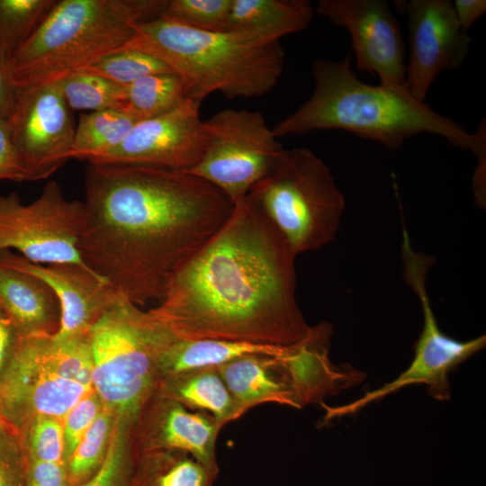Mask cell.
I'll list each match as a JSON object with an SVG mask.
<instances>
[{
	"instance_id": "cell-37",
	"label": "cell",
	"mask_w": 486,
	"mask_h": 486,
	"mask_svg": "<svg viewBox=\"0 0 486 486\" xmlns=\"http://www.w3.org/2000/svg\"><path fill=\"white\" fill-rule=\"evenodd\" d=\"M0 180L27 181L12 142L8 118L0 116Z\"/></svg>"
},
{
	"instance_id": "cell-8",
	"label": "cell",
	"mask_w": 486,
	"mask_h": 486,
	"mask_svg": "<svg viewBox=\"0 0 486 486\" xmlns=\"http://www.w3.org/2000/svg\"><path fill=\"white\" fill-rule=\"evenodd\" d=\"M202 127V154L186 172L216 186L234 205L274 168L286 149L258 111L223 109Z\"/></svg>"
},
{
	"instance_id": "cell-41",
	"label": "cell",
	"mask_w": 486,
	"mask_h": 486,
	"mask_svg": "<svg viewBox=\"0 0 486 486\" xmlns=\"http://www.w3.org/2000/svg\"><path fill=\"white\" fill-rule=\"evenodd\" d=\"M0 426L17 429L0 411Z\"/></svg>"
},
{
	"instance_id": "cell-3",
	"label": "cell",
	"mask_w": 486,
	"mask_h": 486,
	"mask_svg": "<svg viewBox=\"0 0 486 486\" xmlns=\"http://www.w3.org/2000/svg\"><path fill=\"white\" fill-rule=\"evenodd\" d=\"M311 72V96L272 129L276 138L342 130L393 151L405 140L429 133L476 157L486 154L484 118L476 132L470 133L415 98L405 84L373 86L360 80L351 67L350 55L342 60H314Z\"/></svg>"
},
{
	"instance_id": "cell-19",
	"label": "cell",
	"mask_w": 486,
	"mask_h": 486,
	"mask_svg": "<svg viewBox=\"0 0 486 486\" xmlns=\"http://www.w3.org/2000/svg\"><path fill=\"white\" fill-rule=\"evenodd\" d=\"M0 308L17 336L53 335L60 306L52 289L39 277L0 265Z\"/></svg>"
},
{
	"instance_id": "cell-11",
	"label": "cell",
	"mask_w": 486,
	"mask_h": 486,
	"mask_svg": "<svg viewBox=\"0 0 486 486\" xmlns=\"http://www.w3.org/2000/svg\"><path fill=\"white\" fill-rule=\"evenodd\" d=\"M72 112L57 83L14 87L8 125L27 181L48 178L71 158Z\"/></svg>"
},
{
	"instance_id": "cell-28",
	"label": "cell",
	"mask_w": 486,
	"mask_h": 486,
	"mask_svg": "<svg viewBox=\"0 0 486 486\" xmlns=\"http://www.w3.org/2000/svg\"><path fill=\"white\" fill-rule=\"evenodd\" d=\"M72 111L125 109V86L99 76L76 72L55 82Z\"/></svg>"
},
{
	"instance_id": "cell-36",
	"label": "cell",
	"mask_w": 486,
	"mask_h": 486,
	"mask_svg": "<svg viewBox=\"0 0 486 486\" xmlns=\"http://www.w3.org/2000/svg\"><path fill=\"white\" fill-rule=\"evenodd\" d=\"M24 458L27 486H70L66 464Z\"/></svg>"
},
{
	"instance_id": "cell-23",
	"label": "cell",
	"mask_w": 486,
	"mask_h": 486,
	"mask_svg": "<svg viewBox=\"0 0 486 486\" xmlns=\"http://www.w3.org/2000/svg\"><path fill=\"white\" fill-rule=\"evenodd\" d=\"M140 119L130 109L81 112L71 158L91 160L118 146Z\"/></svg>"
},
{
	"instance_id": "cell-10",
	"label": "cell",
	"mask_w": 486,
	"mask_h": 486,
	"mask_svg": "<svg viewBox=\"0 0 486 486\" xmlns=\"http://www.w3.org/2000/svg\"><path fill=\"white\" fill-rule=\"evenodd\" d=\"M429 265L412 259L403 265V277L414 291L423 312V328L415 344V354L410 366L396 379L380 388L365 392L359 399L339 406L321 403L326 413L324 421L354 414L368 404L384 398L408 385L425 384L433 398L449 400V373L485 346L484 335L467 340H456L441 331L434 315L426 286Z\"/></svg>"
},
{
	"instance_id": "cell-31",
	"label": "cell",
	"mask_w": 486,
	"mask_h": 486,
	"mask_svg": "<svg viewBox=\"0 0 486 486\" xmlns=\"http://www.w3.org/2000/svg\"><path fill=\"white\" fill-rule=\"evenodd\" d=\"M232 0H167L159 16L193 29L227 31Z\"/></svg>"
},
{
	"instance_id": "cell-7",
	"label": "cell",
	"mask_w": 486,
	"mask_h": 486,
	"mask_svg": "<svg viewBox=\"0 0 486 486\" xmlns=\"http://www.w3.org/2000/svg\"><path fill=\"white\" fill-rule=\"evenodd\" d=\"M248 197L298 255L334 240L345 198L326 163L307 148L285 149Z\"/></svg>"
},
{
	"instance_id": "cell-12",
	"label": "cell",
	"mask_w": 486,
	"mask_h": 486,
	"mask_svg": "<svg viewBox=\"0 0 486 486\" xmlns=\"http://www.w3.org/2000/svg\"><path fill=\"white\" fill-rule=\"evenodd\" d=\"M92 392V388L60 377L44 363L37 334H15L0 374V411L15 428L18 421L36 415L63 419Z\"/></svg>"
},
{
	"instance_id": "cell-4",
	"label": "cell",
	"mask_w": 486,
	"mask_h": 486,
	"mask_svg": "<svg viewBox=\"0 0 486 486\" xmlns=\"http://www.w3.org/2000/svg\"><path fill=\"white\" fill-rule=\"evenodd\" d=\"M122 50L160 58L182 79L186 98L201 104L214 92L230 99L265 95L277 85L284 60L280 40L196 30L161 16L137 24Z\"/></svg>"
},
{
	"instance_id": "cell-24",
	"label": "cell",
	"mask_w": 486,
	"mask_h": 486,
	"mask_svg": "<svg viewBox=\"0 0 486 486\" xmlns=\"http://www.w3.org/2000/svg\"><path fill=\"white\" fill-rule=\"evenodd\" d=\"M216 478L188 454L147 452L136 464L133 486H214Z\"/></svg>"
},
{
	"instance_id": "cell-35",
	"label": "cell",
	"mask_w": 486,
	"mask_h": 486,
	"mask_svg": "<svg viewBox=\"0 0 486 486\" xmlns=\"http://www.w3.org/2000/svg\"><path fill=\"white\" fill-rule=\"evenodd\" d=\"M17 433L0 426V486H27L24 454L14 442Z\"/></svg>"
},
{
	"instance_id": "cell-14",
	"label": "cell",
	"mask_w": 486,
	"mask_h": 486,
	"mask_svg": "<svg viewBox=\"0 0 486 486\" xmlns=\"http://www.w3.org/2000/svg\"><path fill=\"white\" fill-rule=\"evenodd\" d=\"M200 106L201 103L186 98L168 112L140 121L118 146L89 160L90 164L191 169L204 147Z\"/></svg>"
},
{
	"instance_id": "cell-15",
	"label": "cell",
	"mask_w": 486,
	"mask_h": 486,
	"mask_svg": "<svg viewBox=\"0 0 486 486\" xmlns=\"http://www.w3.org/2000/svg\"><path fill=\"white\" fill-rule=\"evenodd\" d=\"M315 11L349 32L359 71L377 75L382 84H405V46L387 1L320 0Z\"/></svg>"
},
{
	"instance_id": "cell-1",
	"label": "cell",
	"mask_w": 486,
	"mask_h": 486,
	"mask_svg": "<svg viewBox=\"0 0 486 486\" xmlns=\"http://www.w3.org/2000/svg\"><path fill=\"white\" fill-rule=\"evenodd\" d=\"M85 190L81 260L135 304L160 301L234 208L209 182L150 166L90 164Z\"/></svg>"
},
{
	"instance_id": "cell-27",
	"label": "cell",
	"mask_w": 486,
	"mask_h": 486,
	"mask_svg": "<svg viewBox=\"0 0 486 486\" xmlns=\"http://www.w3.org/2000/svg\"><path fill=\"white\" fill-rule=\"evenodd\" d=\"M56 0H0V50L8 59L31 38Z\"/></svg>"
},
{
	"instance_id": "cell-39",
	"label": "cell",
	"mask_w": 486,
	"mask_h": 486,
	"mask_svg": "<svg viewBox=\"0 0 486 486\" xmlns=\"http://www.w3.org/2000/svg\"><path fill=\"white\" fill-rule=\"evenodd\" d=\"M7 57L0 50V116L9 118L14 106V86L8 71Z\"/></svg>"
},
{
	"instance_id": "cell-18",
	"label": "cell",
	"mask_w": 486,
	"mask_h": 486,
	"mask_svg": "<svg viewBox=\"0 0 486 486\" xmlns=\"http://www.w3.org/2000/svg\"><path fill=\"white\" fill-rule=\"evenodd\" d=\"M284 354L281 356H247L217 366L242 414L267 402L302 409Z\"/></svg>"
},
{
	"instance_id": "cell-16",
	"label": "cell",
	"mask_w": 486,
	"mask_h": 486,
	"mask_svg": "<svg viewBox=\"0 0 486 486\" xmlns=\"http://www.w3.org/2000/svg\"><path fill=\"white\" fill-rule=\"evenodd\" d=\"M0 265L39 277L55 292L60 306L59 327L52 335L55 339L89 332L119 294L86 266L37 264L10 250L0 251Z\"/></svg>"
},
{
	"instance_id": "cell-34",
	"label": "cell",
	"mask_w": 486,
	"mask_h": 486,
	"mask_svg": "<svg viewBox=\"0 0 486 486\" xmlns=\"http://www.w3.org/2000/svg\"><path fill=\"white\" fill-rule=\"evenodd\" d=\"M94 392L80 400L63 418L66 464L82 436L100 413L103 405Z\"/></svg>"
},
{
	"instance_id": "cell-25",
	"label": "cell",
	"mask_w": 486,
	"mask_h": 486,
	"mask_svg": "<svg viewBox=\"0 0 486 486\" xmlns=\"http://www.w3.org/2000/svg\"><path fill=\"white\" fill-rule=\"evenodd\" d=\"M37 345L44 363L58 375L93 389L90 331L64 339L37 334Z\"/></svg>"
},
{
	"instance_id": "cell-40",
	"label": "cell",
	"mask_w": 486,
	"mask_h": 486,
	"mask_svg": "<svg viewBox=\"0 0 486 486\" xmlns=\"http://www.w3.org/2000/svg\"><path fill=\"white\" fill-rule=\"evenodd\" d=\"M15 338L14 327L0 308V374Z\"/></svg>"
},
{
	"instance_id": "cell-33",
	"label": "cell",
	"mask_w": 486,
	"mask_h": 486,
	"mask_svg": "<svg viewBox=\"0 0 486 486\" xmlns=\"http://www.w3.org/2000/svg\"><path fill=\"white\" fill-rule=\"evenodd\" d=\"M135 466L136 464L122 446L116 428L101 467L90 480L79 486H133Z\"/></svg>"
},
{
	"instance_id": "cell-22",
	"label": "cell",
	"mask_w": 486,
	"mask_h": 486,
	"mask_svg": "<svg viewBox=\"0 0 486 486\" xmlns=\"http://www.w3.org/2000/svg\"><path fill=\"white\" fill-rule=\"evenodd\" d=\"M287 347L242 341L176 338L160 359L159 378L190 369L217 367L247 356H281Z\"/></svg>"
},
{
	"instance_id": "cell-5",
	"label": "cell",
	"mask_w": 486,
	"mask_h": 486,
	"mask_svg": "<svg viewBox=\"0 0 486 486\" xmlns=\"http://www.w3.org/2000/svg\"><path fill=\"white\" fill-rule=\"evenodd\" d=\"M167 0H61L8 62L14 87L55 83L121 50Z\"/></svg>"
},
{
	"instance_id": "cell-29",
	"label": "cell",
	"mask_w": 486,
	"mask_h": 486,
	"mask_svg": "<svg viewBox=\"0 0 486 486\" xmlns=\"http://www.w3.org/2000/svg\"><path fill=\"white\" fill-rule=\"evenodd\" d=\"M78 72L127 86L148 76L174 73L160 58L136 50H121L99 58Z\"/></svg>"
},
{
	"instance_id": "cell-6",
	"label": "cell",
	"mask_w": 486,
	"mask_h": 486,
	"mask_svg": "<svg viewBox=\"0 0 486 486\" xmlns=\"http://www.w3.org/2000/svg\"><path fill=\"white\" fill-rule=\"evenodd\" d=\"M177 338L119 293L90 328L93 389L104 405L137 418L156 392L159 362Z\"/></svg>"
},
{
	"instance_id": "cell-2",
	"label": "cell",
	"mask_w": 486,
	"mask_h": 486,
	"mask_svg": "<svg viewBox=\"0 0 486 486\" xmlns=\"http://www.w3.org/2000/svg\"><path fill=\"white\" fill-rule=\"evenodd\" d=\"M296 256L247 196L149 311L179 339L297 343L310 326L296 300Z\"/></svg>"
},
{
	"instance_id": "cell-32",
	"label": "cell",
	"mask_w": 486,
	"mask_h": 486,
	"mask_svg": "<svg viewBox=\"0 0 486 486\" xmlns=\"http://www.w3.org/2000/svg\"><path fill=\"white\" fill-rule=\"evenodd\" d=\"M28 421L31 446L27 458L66 464L63 419L36 415Z\"/></svg>"
},
{
	"instance_id": "cell-9",
	"label": "cell",
	"mask_w": 486,
	"mask_h": 486,
	"mask_svg": "<svg viewBox=\"0 0 486 486\" xmlns=\"http://www.w3.org/2000/svg\"><path fill=\"white\" fill-rule=\"evenodd\" d=\"M84 220L83 202L68 200L54 180L28 204L15 193L0 195V251L16 249L41 265L86 266L77 250Z\"/></svg>"
},
{
	"instance_id": "cell-21",
	"label": "cell",
	"mask_w": 486,
	"mask_h": 486,
	"mask_svg": "<svg viewBox=\"0 0 486 486\" xmlns=\"http://www.w3.org/2000/svg\"><path fill=\"white\" fill-rule=\"evenodd\" d=\"M156 393L212 415L222 426L243 414L217 367L190 369L164 376Z\"/></svg>"
},
{
	"instance_id": "cell-38",
	"label": "cell",
	"mask_w": 486,
	"mask_h": 486,
	"mask_svg": "<svg viewBox=\"0 0 486 486\" xmlns=\"http://www.w3.org/2000/svg\"><path fill=\"white\" fill-rule=\"evenodd\" d=\"M452 3L457 22L465 32L486 12L485 0H455Z\"/></svg>"
},
{
	"instance_id": "cell-26",
	"label": "cell",
	"mask_w": 486,
	"mask_h": 486,
	"mask_svg": "<svg viewBox=\"0 0 486 486\" xmlns=\"http://www.w3.org/2000/svg\"><path fill=\"white\" fill-rule=\"evenodd\" d=\"M185 99L183 81L176 73L148 76L125 86L126 108L140 121L168 112Z\"/></svg>"
},
{
	"instance_id": "cell-13",
	"label": "cell",
	"mask_w": 486,
	"mask_h": 486,
	"mask_svg": "<svg viewBox=\"0 0 486 486\" xmlns=\"http://www.w3.org/2000/svg\"><path fill=\"white\" fill-rule=\"evenodd\" d=\"M407 19L410 59L405 86L425 101L436 77L457 68L469 53L471 37L459 25L449 0H395Z\"/></svg>"
},
{
	"instance_id": "cell-20",
	"label": "cell",
	"mask_w": 486,
	"mask_h": 486,
	"mask_svg": "<svg viewBox=\"0 0 486 486\" xmlns=\"http://www.w3.org/2000/svg\"><path fill=\"white\" fill-rule=\"evenodd\" d=\"M314 12L309 0H232L226 32L276 41L306 29Z\"/></svg>"
},
{
	"instance_id": "cell-30",
	"label": "cell",
	"mask_w": 486,
	"mask_h": 486,
	"mask_svg": "<svg viewBox=\"0 0 486 486\" xmlns=\"http://www.w3.org/2000/svg\"><path fill=\"white\" fill-rule=\"evenodd\" d=\"M112 410L103 408L95 420L80 439L67 462V472L70 486H79L90 480L101 467L107 448L112 425Z\"/></svg>"
},
{
	"instance_id": "cell-17",
	"label": "cell",
	"mask_w": 486,
	"mask_h": 486,
	"mask_svg": "<svg viewBox=\"0 0 486 486\" xmlns=\"http://www.w3.org/2000/svg\"><path fill=\"white\" fill-rule=\"evenodd\" d=\"M158 397L147 424V450L184 452L217 478L216 441L223 426L206 412H191L177 401Z\"/></svg>"
}]
</instances>
